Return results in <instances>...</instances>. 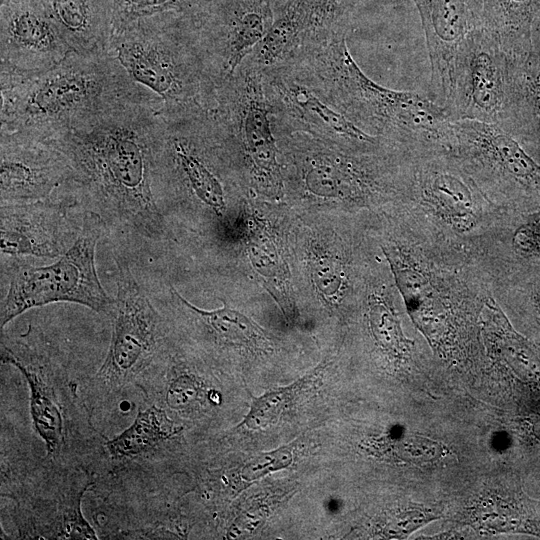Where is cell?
Masks as SVG:
<instances>
[{
  "instance_id": "cell-32",
  "label": "cell",
  "mask_w": 540,
  "mask_h": 540,
  "mask_svg": "<svg viewBox=\"0 0 540 540\" xmlns=\"http://www.w3.org/2000/svg\"><path fill=\"white\" fill-rule=\"evenodd\" d=\"M294 444L285 445L270 452L262 453L241 469L240 475L246 481H253L265 475L290 466L293 461Z\"/></svg>"
},
{
  "instance_id": "cell-8",
  "label": "cell",
  "mask_w": 540,
  "mask_h": 540,
  "mask_svg": "<svg viewBox=\"0 0 540 540\" xmlns=\"http://www.w3.org/2000/svg\"><path fill=\"white\" fill-rule=\"evenodd\" d=\"M390 207L423 231L476 257L505 210L444 149L409 153L401 193Z\"/></svg>"
},
{
  "instance_id": "cell-7",
  "label": "cell",
  "mask_w": 540,
  "mask_h": 540,
  "mask_svg": "<svg viewBox=\"0 0 540 540\" xmlns=\"http://www.w3.org/2000/svg\"><path fill=\"white\" fill-rule=\"evenodd\" d=\"M1 360L15 366L30 390V414L48 458L97 475L106 465L102 435L91 411L74 389L58 350L33 328L18 338H1Z\"/></svg>"
},
{
  "instance_id": "cell-35",
  "label": "cell",
  "mask_w": 540,
  "mask_h": 540,
  "mask_svg": "<svg viewBox=\"0 0 540 540\" xmlns=\"http://www.w3.org/2000/svg\"><path fill=\"white\" fill-rule=\"evenodd\" d=\"M532 39L534 49L540 53V17L534 26Z\"/></svg>"
},
{
  "instance_id": "cell-36",
  "label": "cell",
  "mask_w": 540,
  "mask_h": 540,
  "mask_svg": "<svg viewBox=\"0 0 540 540\" xmlns=\"http://www.w3.org/2000/svg\"><path fill=\"white\" fill-rule=\"evenodd\" d=\"M322 7L336 11L338 10L340 0H316Z\"/></svg>"
},
{
  "instance_id": "cell-34",
  "label": "cell",
  "mask_w": 540,
  "mask_h": 540,
  "mask_svg": "<svg viewBox=\"0 0 540 540\" xmlns=\"http://www.w3.org/2000/svg\"><path fill=\"white\" fill-rule=\"evenodd\" d=\"M530 301L536 314L540 317V288L531 292Z\"/></svg>"
},
{
  "instance_id": "cell-5",
  "label": "cell",
  "mask_w": 540,
  "mask_h": 540,
  "mask_svg": "<svg viewBox=\"0 0 540 540\" xmlns=\"http://www.w3.org/2000/svg\"><path fill=\"white\" fill-rule=\"evenodd\" d=\"M284 197L343 215L375 213L399 197L409 151L367 154L274 127Z\"/></svg>"
},
{
  "instance_id": "cell-21",
  "label": "cell",
  "mask_w": 540,
  "mask_h": 540,
  "mask_svg": "<svg viewBox=\"0 0 540 540\" xmlns=\"http://www.w3.org/2000/svg\"><path fill=\"white\" fill-rule=\"evenodd\" d=\"M0 11L1 68L38 73L73 51L42 0H10L0 5Z\"/></svg>"
},
{
  "instance_id": "cell-11",
  "label": "cell",
  "mask_w": 540,
  "mask_h": 540,
  "mask_svg": "<svg viewBox=\"0 0 540 540\" xmlns=\"http://www.w3.org/2000/svg\"><path fill=\"white\" fill-rule=\"evenodd\" d=\"M117 268L110 346L102 365L84 387L85 402L91 410L114 404L127 387L136 386L172 341L168 321L152 304L129 265L117 259Z\"/></svg>"
},
{
  "instance_id": "cell-15",
  "label": "cell",
  "mask_w": 540,
  "mask_h": 540,
  "mask_svg": "<svg viewBox=\"0 0 540 540\" xmlns=\"http://www.w3.org/2000/svg\"><path fill=\"white\" fill-rule=\"evenodd\" d=\"M261 72L272 105L274 127L305 134L357 153L381 154L404 150L352 123L327 100L296 63Z\"/></svg>"
},
{
  "instance_id": "cell-12",
  "label": "cell",
  "mask_w": 540,
  "mask_h": 540,
  "mask_svg": "<svg viewBox=\"0 0 540 540\" xmlns=\"http://www.w3.org/2000/svg\"><path fill=\"white\" fill-rule=\"evenodd\" d=\"M104 227L98 214L85 210L76 241L56 261L11 265L9 287L1 301V330L25 311L54 302L78 303L111 316L114 299L104 290L95 266L96 247Z\"/></svg>"
},
{
  "instance_id": "cell-27",
  "label": "cell",
  "mask_w": 540,
  "mask_h": 540,
  "mask_svg": "<svg viewBox=\"0 0 540 540\" xmlns=\"http://www.w3.org/2000/svg\"><path fill=\"white\" fill-rule=\"evenodd\" d=\"M314 37L305 0H286L263 39L247 57L260 71L294 62Z\"/></svg>"
},
{
  "instance_id": "cell-26",
  "label": "cell",
  "mask_w": 540,
  "mask_h": 540,
  "mask_svg": "<svg viewBox=\"0 0 540 540\" xmlns=\"http://www.w3.org/2000/svg\"><path fill=\"white\" fill-rule=\"evenodd\" d=\"M51 19L73 49H106L112 33V0H42Z\"/></svg>"
},
{
  "instance_id": "cell-9",
  "label": "cell",
  "mask_w": 540,
  "mask_h": 540,
  "mask_svg": "<svg viewBox=\"0 0 540 540\" xmlns=\"http://www.w3.org/2000/svg\"><path fill=\"white\" fill-rule=\"evenodd\" d=\"M154 147L160 202L186 203L225 221L230 202L247 193L209 112L156 114Z\"/></svg>"
},
{
  "instance_id": "cell-18",
  "label": "cell",
  "mask_w": 540,
  "mask_h": 540,
  "mask_svg": "<svg viewBox=\"0 0 540 540\" xmlns=\"http://www.w3.org/2000/svg\"><path fill=\"white\" fill-rule=\"evenodd\" d=\"M72 179L66 154L50 138L1 130L0 204L65 195Z\"/></svg>"
},
{
  "instance_id": "cell-37",
  "label": "cell",
  "mask_w": 540,
  "mask_h": 540,
  "mask_svg": "<svg viewBox=\"0 0 540 540\" xmlns=\"http://www.w3.org/2000/svg\"><path fill=\"white\" fill-rule=\"evenodd\" d=\"M9 1L10 0H0V5H3V4H5V3L9 2Z\"/></svg>"
},
{
  "instance_id": "cell-22",
  "label": "cell",
  "mask_w": 540,
  "mask_h": 540,
  "mask_svg": "<svg viewBox=\"0 0 540 540\" xmlns=\"http://www.w3.org/2000/svg\"><path fill=\"white\" fill-rule=\"evenodd\" d=\"M273 20L269 0H221L217 4L199 32L218 88L252 53Z\"/></svg>"
},
{
  "instance_id": "cell-20",
  "label": "cell",
  "mask_w": 540,
  "mask_h": 540,
  "mask_svg": "<svg viewBox=\"0 0 540 540\" xmlns=\"http://www.w3.org/2000/svg\"><path fill=\"white\" fill-rule=\"evenodd\" d=\"M425 33L432 100L447 112L457 58L466 40L484 27L483 0H413Z\"/></svg>"
},
{
  "instance_id": "cell-3",
  "label": "cell",
  "mask_w": 540,
  "mask_h": 540,
  "mask_svg": "<svg viewBox=\"0 0 540 540\" xmlns=\"http://www.w3.org/2000/svg\"><path fill=\"white\" fill-rule=\"evenodd\" d=\"M347 31L346 24L339 22L308 42L294 63L338 111L366 133L411 152L451 151L453 121L447 110L420 94L390 89L369 78L348 49Z\"/></svg>"
},
{
  "instance_id": "cell-19",
  "label": "cell",
  "mask_w": 540,
  "mask_h": 540,
  "mask_svg": "<svg viewBox=\"0 0 540 540\" xmlns=\"http://www.w3.org/2000/svg\"><path fill=\"white\" fill-rule=\"evenodd\" d=\"M79 202L72 197L0 204L2 255L58 258L76 241L83 222L72 212Z\"/></svg>"
},
{
  "instance_id": "cell-25",
  "label": "cell",
  "mask_w": 540,
  "mask_h": 540,
  "mask_svg": "<svg viewBox=\"0 0 540 540\" xmlns=\"http://www.w3.org/2000/svg\"><path fill=\"white\" fill-rule=\"evenodd\" d=\"M510 86L505 117L499 125L540 163V53L509 57Z\"/></svg>"
},
{
  "instance_id": "cell-13",
  "label": "cell",
  "mask_w": 540,
  "mask_h": 540,
  "mask_svg": "<svg viewBox=\"0 0 540 540\" xmlns=\"http://www.w3.org/2000/svg\"><path fill=\"white\" fill-rule=\"evenodd\" d=\"M33 474H19L21 480L2 479V496L14 499L15 522L21 538L98 539V534L81 512L84 493L96 484V474L80 467L59 464L52 459L35 467Z\"/></svg>"
},
{
  "instance_id": "cell-30",
  "label": "cell",
  "mask_w": 540,
  "mask_h": 540,
  "mask_svg": "<svg viewBox=\"0 0 540 540\" xmlns=\"http://www.w3.org/2000/svg\"><path fill=\"white\" fill-rule=\"evenodd\" d=\"M112 32L151 18H182L200 27L220 0H112Z\"/></svg>"
},
{
  "instance_id": "cell-4",
  "label": "cell",
  "mask_w": 540,
  "mask_h": 540,
  "mask_svg": "<svg viewBox=\"0 0 540 540\" xmlns=\"http://www.w3.org/2000/svg\"><path fill=\"white\" fill-rule=\"evenodd\" d=\"M1 130L52 137L126 99L147 102L106 49L38 73L0 69Z\"/></svg>"
},
{
  "instance_id": "cell-1",
  "label": "cell",
  "mask_w": 540,
  "mask_h": 540,
  "mask_svg": "<svg viewBox=\"0 0 540 540\" xmlns=\"http://www.w3.org/2000/svg\"><path fill=\"white\" fill-rule=\"evenodd\" d=\"M156 114L148 103L126 99L48 137L72 167V197L105 225L155 241L166 232L155 182Z\"/></svg>"
},
{
  "instance_id": "cell-17",
  "label": "cell",
  "mask_w": 540,
  "mask_h": 540,
  "mask_svg": "<svg viewBox=\"0 0 540 540\" xmlns=\"http://www.w3.org/2000/svg\"><path fill=\"white\" fill-rule=\"evenodd\" d=\"M509 86V56L495 34L485 27L476 30L457 58L450 119L500 125L508 105Z\"/></svg>"
},
{
  "instance_id": "cell-6",
  "label": "cell",
  "mask_w": 540,
  "mask_h": 540,
  "mask_svg": "<svg viewBox=\"0 0 540 540\" xmlns=\"http://www.w3.org/2000/svg\"><path fill=\"white\" fill-rule=\"evenodd\" d=\"M199 29L181 18L146 19L112 32L106 50L157 114L209 112L218 84Z\"/></svg>"
},
{
  "instance_id": "cell-10",
  "label": "cell",
  "mask_w": 540,
  "mask_h": 540,
  "mask_svg": "<svg viewBox=\"0 0 540 540\" xmlns=\"http://www.w3.org/2000/svg\"><path fill=\"white\" fill-rule=\"evenodd\" d=\"M209 113L247 193L284 198L272 105L262 72L248 58L219 86Z\"/></svg>"
},
{
  "instance_id": "cell-2",
  "label": "cell",
  "mask_w": 540,
  "mask_h": 540,
  "mask_svg": "<svg viewBox=\"0 0 540 540\" xmlns=\"http://www.w3.org/2000/svg\"><path fill=\"white\" fill-rule=\"evenodd\" d=\"M369 233L381 252L407 314L430 346L450 357L480 324L491 281L473 254L410 223L391 208L372 214Z\"/></svg>"
},
{
  "instance_id": "cell-29",
  "label": "cell",
  "mask_w": 540,
  "mask_h": 540,
  "mask_svg": "<svg viewBox=\"0 0 540 540\" xmlns=\"http://www.w3.org/2000/svg\"><path fill=\"white\" fill-rule=\"evenodd\" d=\"M484 27L496 35L511 58L530 53L540 0H483Z\"/></svg>"
},
{
  "instance_id": "cell-14",
  "label": "cell",
  "mask_w": 540,
  "mask_h": 540,
  "mask_svg": "<svg viewBox=\"0 0 540 540\" xmlns=\"http://www.w3.org/2000/svg\"><path fill=\"white\" fill-rule=\"evenodd\" d=\"M295 245L309 290L320 303L330 311L359 304L364 276L376 248L366 215L355 216L343 229L305 226L296 234Z\"/></svg>"
},
{
  "instance_id": "cell-24",
  "label": "cell",
  "mask_w": 540,
  "mask_h": 540,
  "mask_svg": "<svg viewBox=\"0 0 540 540\" xmlns=\"http://www.w3.org/2000/svg\"><path fill=\"white\" fill-rule=\"evenodd\" d=\"M249 214L238 224L245 246V255L254 277L278 304L288 322L298 315L292 272L289 259V244L285 230L261 208L250 206Z\"/></svg>"
},
{
  "instance_id": "cell-16",
  "label": "cell",
  "mask_w": 540,
  "mask_h": 540,
  "mask_svg": "<svg viewBox=\"0 0 540 540\" xmlns=\"http://www.w3.org/2000/svg\"><path fill=\"white\" fill-rule=\"evenodd\" d=\"M451 152L498 206L521 195H540V163L507 131L476 120L452 122Z\"/></svg>"
},
{
  "instance_id": "cell-31",
  "label": "cell",
  "mask_w": 540,
  "mask_h": 540,
  "mask_svg": "<svg viewBox=\"0 0 540 540\" xmlns=\"http://www.w3.org/2000/svg\"><path fill=\"white\" fill-rule=\"evenodd\" d=\"M326 367L327 362H323L294 383L267 391L260 397H254L250 410L240 426L260 430L275 424L320 379Z\"/></svg>"
},
{
  "instance_id": "cell-23",
  "label": "cell",
  "mask_w": 540,
  "mask_h": 540,
  "mask_svg": "<svg viewBox=\"0 0 540 540\" xmlns=\"http://www.w3.org/2000/svg\"><path fill=\"white\" fill-rule=\"evenodd\" d=\"M184 431V426L172 419L165 410L153 404L139 409L133 423L123 432L105 441L107 457L105 477L126 480L157 477V464L166 448Z\"/></svg>"
},
{
  "instance_id": "cell-33",
  "label": "cell",
  "mask_w": 540,
  "mask_h": 540,
  "mask_svg": "<svg viewBox=\"0 0 540 540\" xmlns=\"http://www.w3.org/2000/svg\"><path fill=\"white\" fill-rule=\"evenodd\" d=\"M437 518L438 515L431 509L413 505L394 513L384 526V534L388 537L403 538Z\"/></svg>"
},
{
  "instance_id": "cell-28",
  "label": "cell",
  "mask_w": 540,
  "mask_h": 540,
  "mask_svg": "<svg viewBox=\"0 0 540 540\" xmlns=\"http://www.w3.org/2000/svg\"><path fill=\"white\" fill-rule=\"evenodd\" d=\"M170 304L176 313L200 326L215 342L255 351H269L271 341L266 332L242 312L224 305L204 310L185 299L172 286Z\"/></svg>"
}]
</instances>
